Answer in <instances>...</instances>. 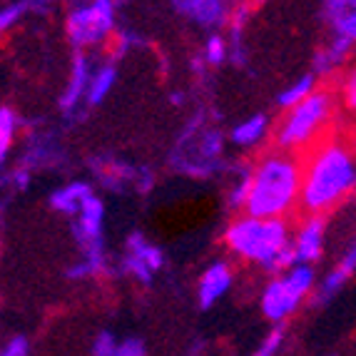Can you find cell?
<instances>
[{
  "label": "cell",
  "instance_id": "6da1fadb",
  "mask_svg": "<svg viewBox=\"0 0 356 356\" xmlns=\"http://www.w3.org/2000/svg\"><path fill=\"white\" fill-rule=\"evenodd\" d=\"M356 195V135L327 132L302 154V214L327 217Z\"/></svg>",
  "mask_w": 356,
  "mask_h": 356
},
{
  "label": "cell",
  "instance_id": "7a4b0ae2",
  "mask_svg": "<svg viewBox=\"0 0 356 356\" xmlns=\"http://www.w3.org/2000/svg\"><path fill=\"white\" fill-rule=\"evenodd\" d=\"M302 204V154L267 149L252 162L250 197L244 214L261 220H289Z\"/></svg>",
  "mask_w": 356,
  "mask_h": 356
},
{
  "label": "cell",
  "instance_id": "3957f363",
  "mask_svg": "<svg viewBox=\"0 0 356 356\" xmlns=\"http://www.w3.org/2000/svg\"><path fill=\"white\" fill-rule=\"evenodd\" d=\"M291 232L289 220H261L242 212L225 227L222 242L232 257L257 264L277 277L299 264L291 250Z\"/></svg>",
  "mask_w": 356,
  "mask_h": 356
},
{
  "label": "cell",
  "instance_id": "277c9868",
  "mask_svg": "<svg viewBox=\"0 0 356 356\" xmlns=\"http://www.w3.org/2000/svg\"><path fill=\"white\" fill-rule=\"evenodd\" d=\"M337 88H316L307 100L284 110L272 130V143L277 149L304 154L312 145H316L327 132L334 130V120L339 110Z\"/></svg>",
  "mask_w": 356,
  "mask_h": 356
},
{
  "label": "cell",
  "instance_id": "5b68a950",
  "mask_svg": "<svg viewBox=\"0 0 356 356\" xmlns=\"http://www.w3.org/2000/svg\"><path fill=\"white\" fill-rule=\"evenodd\" d=\"M316 272L312 264H294L286 272L277 274L264 284L259 297L261 314L280 327L297 309L307 302L316 289Z\"/></svg>",
  "mask_w": 356,
  "mask_h": 356
},
{
  "label": "cell",
  "instance_id": "8992f818",
  "mask_svg": "<svg viewBox=\"0 0 356 356\" xmlns=\"http://www.w3.org/2000/svg\"><path fill=\"white\" fill-rule=\"evenodd\" d=\"M222 152H225V135L195 120L182 132V140L175 149V167L197 179H207L220 170Z\"/></svg>",
  "mask_w": 356,
  "mask_h": 356
},
{
  "label": "cell",
  "instance_id": "52a82bcc",
  "mask_svg": "<svg viewBox=\"0 0 356 356\" xmlns=\"http://www.w3.org/2000/svg\"><path fill=\"white\" fill-rule=\"evenodd\" d=\"M115 3L113 0H88L67 15V38L77 50L95 48L97 42L115 35Z\"/></svg>",
  "mask_w": 356,
  "mask_h": 356
},
{
  "label": "cell",
  "instance_id": "ba28073f",
  "mask_svg": "<svg viewBox=\"0 0 356 356\" xmlns=\"http://www.w3.org/2000/svg\"><path fill=\"white\" fill-rule=\"evenodd\" d=\"M102 227H105V204L100 197H90L83 204L80 214L75 217L72 234H75L83 257H102L105 254V244H102Z\"/></svg>",
  "mask_w": 356,
  "mask_h": 356
},
{
  "label": "cell",
  "instance_id": "9c48e42d",
  "mask_svg": "<svg viewBox=\"0 0 356 356\" xmlns=\"http://www.w3.org/2000/svg\"><path fill=\"white\" fill-rule=\"evenodd\" d=\"M324 244H327V217L304 214L302 222L291 232V250L297 254V261L314 267L324 254Z\"/></svg>",
  "mask_w": 356,
  "mask_h": 356
},
{
  "label": "cell",
  "instance_id": "30bf717a",
  "mask_svg": "<svg viewBox=\"0 0 356 356\" xmlns=\"http://www.w3.org/2000/svg\"><path fill=\"white\" fill-rule=\"evenodd\" d=\"M354 274H356V239L346 247L344 254L339 257L337 264H334V267L321 277V282L316 284L314 294H312V304L321 307V304L332 302L339 291L344 289L346 282H349Z\"/></svg>",
  "mask_w": 356,
  "mask_h": 356
},
{
  "label": "cell",
  "instance_id": "8fae6325",
  "mask_svg": "<svg viewBox=\"0 0 356 356\" xmlns=\"http://www.w3.org/2000/svg\"><path fill=\"white\" fill-rule=\"evenodd\" d=\"M232 282H234V272H232L229 261L220 259L209 264L202 272V277H200V284H197V304H200V309H212L232 289Z\"/></svg>",
  "mask_w": 356,
  "mask_h": 356
},
{
  "label": "cell",
  "instance_id": "7c38bea8",
  "mask_svg": "<svg viewBox=\"0 0 356 356\" xmlns=\"http://www.w3.org/2000/svg\"><path fill=\"white\" fill-rule=\"evenodd\" d=\"M92 72H95V67L90 63V55H85L83 50H77L75 60H72L70 80H67L65 90H63V97H60V110L63 113H75L77 107H80V102H85Z\"/></svg>",
  "mask_w": 356,
  "mask_h": 356
},
{
  "label": "cell",
  "instance_id": "4fadbf2b",
  "mask_svg": "<svg viewBox=\"0 0 356 356\" xmlns=\"http://www.w3.org/2000/svg\"><path fill=\"white\" fill-rule=\"evenodd\" d=\"M172 6L204 28L225 23L232 15V0H172Z\"/></svg>",
  "mask_w": 356,
  "mask_h": 356
},
{
  "label": "cell",
  "instance_id": "5bb4252c",
  "mask_svg": "<svg viewBox=\"0 0 356 356\" xmlns=\"http://www.w3.org/2000/svg\"><path fill=\"white\" fill-rule=\"evenodd\" d=\"M351 50H354L351 42H346L344 38H339V35H332V40H329L327 45H321V48L316 50L312 72H314L319 80L337 75V72H341L346 60H349Z\"/></svg>",
  "mask_w": 356,
  "mask_h": 356
},
{
  "label": "cell",
  "instance_id": "9a60e30c",
  "mask_svg": "<svg viewBox=\"0 0 356 356\" xmlns=\"http://www.w3.org/2000/svg\"><path fill=\"white\" fill-rule=\"evenodd\" d=\"M272 130H274L272 118H269L267 113H254L232 127L229 143L237 145V147H242V149H250V147H257V145L264 143L267 135H272Z\"/></svg>",
  "mask_w": 356,
  "mask_h": 356
},
{
  "label": "cell",
  "instance_id": "2e32d148",
  "mask_svg": "<svg viewBox=\"0 0 356 356\" xmlns=\"http://www.w3.org/2000/svg\"><path fill=\"white\" fill-rule=\"evenodd\" d=\"M90 197H92V187H90L88 182H83V179H75V182H67V184H63V187H58V190L50 195V207H53L55 212L75 220Z\"/></svg>",
  "mask_w": 356,
  "mask_h": 356
},
{
  "label": "cell",
  "instance_id": "e0dca14e",
  "mask_svg": "<svg viewBox=\"0 0 356 356\" xmlns=\"http://www.w3.org/2000/svg\"><path fill=\"white\" fill-rule=\"evenodd\" d=\"M127 254L135 257L137 261H143L152 274H157L165 267V252L157 244H149L140 232H132L127 237Z\"/></svg>",
  "mask_w": 356,
  "mask_h": 356
},
{
  "label": "cell",
  "instance_id": "ac0fdd59",
  "mask_svg": "<svg viewBox=\"0 0 356 356\" xmlns=\"http://www.w3.org/2000/svg\"><path fill=\"white\" fill-rule=\"evenodd\" d=\"M115 83H118V67H115L113 63H102V65H97L95 72H92V80H90L85 102H88L90 107L105 102V97L113 92Z\"/></svg>",
  "mask_w": 356,
  "mask_h": 356
},
{
  "label": "cell",
  "instance_id": "d6986e66",
  "mask_svg": "<svg viewBox=\"0 0 356 356\" xmlns=\"http://www.w3.org/2000/svg\"><path fill=\"white\" fill-rule=\"evenodd\" d=\"M250 184H252V162H244L234 170V177H232L229 190H227V207L232 212L242 214L244 204H247V197H250Z\"/></svg>",
  "mask_w": 356,
  "mask_h": 356
},
{
  "label": "cell",
  "instance_id": "ffe728a7",
  "mask_svg": "<svg viewBox=\"0 0 356 356\" xmlns=\"http://www.w3.org/2000/svg\"><path fill=\"white\" fill-rule=\"evenodd\" d=\"M316 88H319V77H316L314 72H307V75L297 77L294 83L286 85L280 95H277V107H280V110H289V107L307 100Z\"/></svg>",
  "mask_w": 356,
  "mask_h": 356
},
{
  "label": "cell",
  "instance_id": "44dd1931",
  "mask_svg": "<svg viewBox=\"0 0 356 356\" xmlns=\"http://www.w3.org/2000/svg\"><path fill=\"white\" fill-rule=\"evenodd\" d=\"M25 165L28 170H33V167H45V165H55L58 162V147H55V143L50 140V137L45 135H38L30 140V147L28 152H25Z\"/></svg>",
  "mask_w": 356,
  "mask_h": 356
},
{
  "label": "cell",
  "instance_id": "7402d4cb",
  "mask_svg": "<svg viewBox=\"0 0 356 356\" xmlns=\"http://www.w3.org/2000/svg\"><path fill=\"white\" fill-rule=\"evenodd\" d=\"M18 127H20L18 113L10 110V107H0V165L10 154L15 135H18Z\"/></svg>",
  "mask_w": 356,
  "mask_h": 356
},
{
  "label": "cell",
  "instance_id": "603a6c76",
  "mask_svg": "<svg viewBox=\"0 0 356 356\" xmlns=\"http://www.w3.org/2000/svg\"><path fill=\"white\" fill-rule=\"evenodd\" d=\"M107 257H83L67 269V280H90V277H100L107 272Z\"/></svg>",
  "mask_w": 356,
  "mask_h": 356
},
{
  "label": "cell",
  "instance_id": "cb8c5ba5",
  "mask_svg": "<svg viewBox=\"0 0 356 356\" xmlns=\"http://www.w3.org/2000/svg\"><path fill=\"white\" fill-rule=\"evenodd\" d=\"M337 95L346 113L356 118V67H349V70H344L339 75Z\"/></svg>",
  "mask_w": 356,
  "mask_h": 356
},
{
  "label": "cell",
  "instance_id": "d4e9b609",
  "mask_svg": "<svg viewBox=\"0 0 356 356\" xmlns=\"http://www.w3.org/2000/svg\"><path fill=\"white\" fill-rule=\"evenodd\" d=\"M227 53H229V48H227V40L217 33V35H209L207 42H204V53H202V60L207 63V65H222L227 60Z\"/></svg>",
  "mask_w": 356,
  "mask_h": 356
},
{
  "label": "cell",
  "instance_id": "484cf974",
  "mask_svg": "<svg viewBox=\"0 0 356 356\" xmlns=\"http://www.w3.org/2000/svg\"><path fill=\"white\" fill-rule=\"evenodd\" d=\"M30 8H33V6H30V0H23V3H10V6L0 8V35L18 23V20L23 18Z\"/></svg>",
  "mask_w": 356,
  "mask_h": 356
},
{
  "label": "cell",
  "instance_id": "4316f807",
  "mask_svg": "<svg viewBox=\"0 0 356 356\" xmlns=\"http://www.w3.org/2000/svg\"><path fill=\"white\" fill-rule=\"evenodd\" d=\"M332 35L344 38L346 42H351V45L356 48V10H349L346 15H341L339 20H334Z\"/></svg>",
  "mask_w": 356,
  "mask_h": 356
},
{
  "label": "cell",
  "instance_id": "83f0119b",
  "mask_svg": "<svg viewBox=\"0 0 356 356\" xmlns=\"http://www.w3.org/2000/svg\"><path fill=\"white\" fill-rule=\"evenodd\" d=\"M282 344H284V329L277 327L264 337V341L259 344V349H257L252 356H277L282 349Z\"/></svg>",
  "mask_w": 356,
  "mask_h": 356
},
{
  "label": "cell",
  "instance_id": "f1b7e54d",
  "mask_svg": "<svg viewBox=\"0 0 356 356\" xmlns=\"http://www.w3.org/2000/svg\"><path fill=\"white\" fill-rule=\"evenodd\" d=\"M321 10H324V18L334 23L349 10H356V0H321Z\"/></svg>",
  "mask_w": 356,
  "mask_h": 356
},
{
  "label": "cell",
  "instance_id": "f546056e",
  "mask_svg": "<svg viewBox=\"0 0 356 356\" xmlns=\"http://www.w3.org/2000/svg\"><path fill=\"white\" fill-rule=\"evenodd\" d=\"M118 337L113 332H100L92 341V356H115Z\"/></svg>",
  "mask_w": 356,
  "mask_h": 356
},
{
  "label": "cell",
  "instance_id": "4dcf8cb0",
  "mask_svg": "<svg viewBox=\"0 0 356 356\" xmlns=\"http://www.w3.org/2000/svg\"><path fill=\"white\" fill-rule=\"evenodd\" d=\"M115 356H147V346H145L143 339L127 337V339H122V341H118Z\"/></svg>",
  "mask_w": 356,
  "mask_h": 356
},
{
  "label": "cell",
  "instance_id": "1f68e13d",
  "mask_svg": "<svg viewBox=\"0 0 356 356\" xmlns=\"http://www.w3.org/2000/svg\"><path fill=\"white\" fill-rule=\"evenodd\" d=\"M0 356H30V341L25 337H13L0 346Z\"/></svg>",
  "mask_w": 356,
  "mask_h": 356
},
{
  "label": "cell",
  "instance_id": "d6a6232c",
  "mask_svg": "<svg viewBox=\"0 0 356 356\" xmlns=\"http://www.w3.org/2000/svg\"><path fill=\"white\" fill-rule=\"evenodd\" d=\"M8 182L15 187V190H28V184H30V170L28 167H20V170H13L10 177H8Z\"/></svg>",
  "mask_w": 356,
  "mask_h": 356
},
{
  "label": "cell",
  "instance_id": "836d02e7",
  "mask_svg": "<svg viewBox=\"0 0 356 356\" xmlns=\"http://www.w3.org/2000/svg\"><path fill=\"white\" fill-rule=\"evenodd\" d=\"M204 349H207V344H204L202 339H197L195 344L187 349V356H204Z\"/></svg>",
  "mask_w": 356,
  "mask_h": 356
},
{
  "label": "cell",
  "instance_id": "e575fe53",
  "mask_svg": "<svg viewBox=\"0 0 356 356\" xmlns=\"http://www.w3.org/2000/svg\"><path fill=\"white\" fill-rule=\"evenodd\" d=\"M113 3H115V6H122V3H125V0H113Z\"/></svg>",
  "mask_w": 356,
  "mask_h": 356
}]
</instances>
